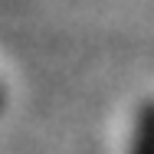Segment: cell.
I'll use <instances>...</instances> for the list:
<instances>
[{"label": "cell", "mask_w": 154, "mask_h": 154, "mask_svg": "<svg viewBox=\"0 0 154 154\" xmlns=\"http://www.w3.org/2000/svg\"><path fill=\"white\" fill-rule=\"evenodd\" d=\"M0 105H3V92H0Z\"/></svg>", "instance_id": "cell-2"}, {"label": "cell", "mask_w": 154, "mask_h": 154, "mask_svg": "<svg viewBox=\"0 0 154 154\" xmlns=\"http://www.w3.org/2000/svg\"><path fill=\"white\" fill-rule=\"evenodd\" d=\"M131 154H154V98L144 102L134 115V128H131Z\"/></svg>", "instance_id": "cell-1"}]
</instances>
